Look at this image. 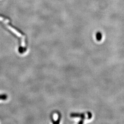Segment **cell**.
<instances>
[{"instance_id": "1", "label": "cell", "mask_w": 124, "mask_h": 124, "mask_svg": "<svg viewBox=\"0 0 124 124\" xmlns=\"http://www.w3.org/2000/svg\"><path fill=\"white\" fill-rule=\"evenodd\" d=\"M70 116L71 117H80V118H81L82 119H90L92 117V115L90 112H89L87 113V115H86L85 114H72Z\"/></svg>"}, {"instance_id": "4", "label": "cell", "mask_w": 124, "mask_h": 124, "mask_svg": "<svg viewBox=\"0 0 124 124\" xmlns=\"http://www.w3.org/2000/svg\"><path fill=\"white\" fill-rule=\"evenodd\" d=\"M7 96L6 95H0V100H5L7 99Z\"/></svg>"}, {"instance_id": "2", "label": "cell", "mask_w": 124, "mask_h": 124, "mask_svg": "<svg viewBox=\"0 0 124 124\" xmlns=\"http://www.w3.org/2000/svg\"><path fill=\"white\" fill-rule=\"evenodd\" d=\"M102 34L100 32H98L96 34V39L98 41H100L102 40Z\"/></svg>"}, {"instance_id": "3", "label": "cell", "mask_w": 124, "mask_h": 124, "mask_svg": "<svg viewBox=\"0 0 124 124\" xmlns=\"http://www.w3.org/2000/svg\"><path fill=\"white\" fill-rule=\"evenodd\" d=\"M0 21H2V22L5 23H8L9 22V20H8L7 18H4L0 16Z\"/></svg>"}]
</instances>
